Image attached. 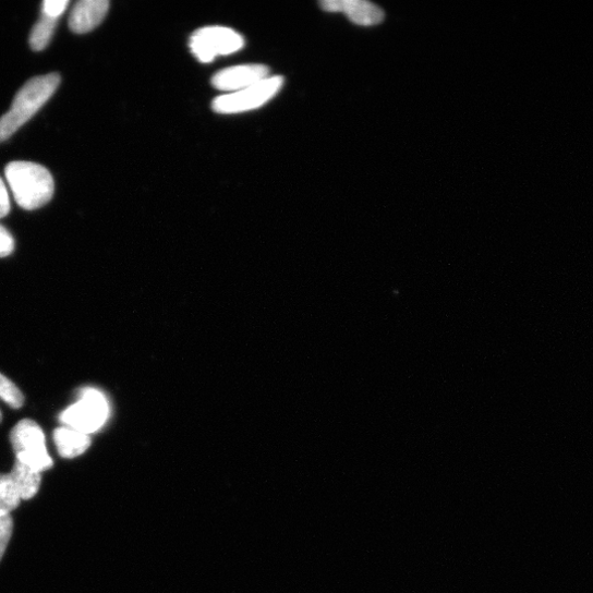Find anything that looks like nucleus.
Returning a JSON list of instances; mask_svg holds the SVG:
<instances>
[{
    "label": "nucleus",
    "mask_w": 593,
    "mask_h": 593,
    "mask_svg": "<svg viewBox=\"0 0 593 593\" xmlns=\"http://www.w3.org/2000/svg\"><path fill=\"white\" fill-rule=\"evenodd\" d=\"M60 83L61 76L58 73L28 81L17 93L11 110L0 118V143L25 125L53 96Z\"/></svg>",
    "instance_id": "f257e3e1"
},
{
    "label": "nucleus",
    "mask_w": 593,
    "mask_h": 593,
    "mask_svg": "<svg viewBox=\"0 0 593 593\" xmlns=\"http://www.w3.org/2000/svg\"><path fill=\"white\" fill-rule=\"evenodd\" d=\"M5 176L16 203L25 210L39 209L53 197V178L40 165L15 161L7 167Z\"/></svg>",
    "instance_id": "f03ea898"
},
{
    "label": "nucleus",
    "mask_w": 593,
    "mask_h": 593,
    "mask_svg": "<svg viewBox=\"0 0 593 593\" xmlns=\"http://www.w3.org/2000/svg\"><path fill=\"white\" fill-rule=\"evenodd\" d=\"M11 443L17 462L41 474L53 468V461L47 450L45 432L36 421L31 419L20 421L11 432Z\"/></svg>",
    "instance_id": "7ed1b4c3"
},
{
    "label": "nucleus",
    "mask_w": 593,
    "mask_h": 593,
    "mask_svg": "<svg viewBox=\"0 0 593 593\" xmlns=\"http://www.w3.org/2000/svg\"><path fill=\"white\" fill-rule=\"evenodd\" d=\"M110 414L106 396L95 388H84L78 400L63 411L60 422L68 427L92 434L100 429Z\"/></svg>",
    "instance_id": "20e7f679"
},
{
    "label": "nucleus",
    "mask_w": 593,
    "mask_h": 593,
    "mask_svg": "<svg viewBox=\"0 0 593 593\" xmlns=\"http://www.w3.org/2000/svg\"><path fill=\"white\" fill-rule=\"evenodd\" d=\"M282 85V77H267L249 88L219 96L214 100L213 108L218 113H240L254 110L274 98Z\"/></svg>",
    "instance_id": "39448f33"
},
{
    "label": "nucleus",
    "mask_w": 593,
    "mask_h": 593,
    "mask_svg": "<svg viewBox=\"0 0 593 593\" xmlns=\"http://www.w3.org/2000/svg\"><path fill=\"white\" fill-rule=\"evenodd\" d=\"M190 47L201 62L209 63L219 56L240 51L244 47V39L229 28L206 27L192 36Z\"/></svg>",
    "instance_id": "423d86ee"
},
{
    "label": "nucleus",
    "mask_w": 593,
    "mask_h": 593,
    "mask_svg": "<svg viewBox=\"0 0 593 593\" xmlns=\"http://www.w3.org/2000/svg\"><path fill=\"white\" fill-rule=\"evenodd\" d=\"M320 7L329 13H343L353 24L359 26L379 25L385 19L380 8L365 2V0H324Z\"/></svg>",
    "instance_id": "0eeeda50"
},
{
    "label": "nucleus",
    "mask_w": 593,
    "mask_h": 593,
    "mask_svg": "<svg viewBox=\"0 0 593 593\" xmlns=\"http://www.w3.org/2000/svg\"><path fill=\"white\" fill-rule=\"evenodd\" d=\"M269 69L262 64L225 69L213 77V85L220 90H242L268 77Z\"/></svg>",
    "instance_id": "6e6552de"
},
{
    "label": "nucleus",
    "mask_w": 593,
    "mask_h": 593,
    "mask_svg": "<svg viewBox=\"0 0 593 593\" xmlns=\"http://www.w3.org/2000/svg\"><path fill=\"white\" fill-rule=\"evenodd\" d=\"M109 11L107 0H82L71 12L70 29L76 35H84L96 29Z\"/></svg>",
    "instance_id": "1a4fd4ad"
},
{
    "label": "nucleus",
    "mask_w": 593,
    "mask_h": 593,
    "mask_svg": "<svg viewBox=\"0 0 593 593\" xmlns=\"http://www.w3.org/2000/svg\"><path fill=\"white\" fill-rule=\"evenodd\" d=\"M53 438L58 452L63 459H75L84 455L92 444L88 434L64 425L56 428Z\"/></svg>",
    "instance_id": "9d476101"
},
{
    "label": "nucleus",
    "mask_w": 593,
    "mask_h": 593,
    "mask_svg": "<svg viewBox=\"0 0 593 593\" xmlns=\"http://www.w3.org/2000/svg\"><path fill=\"white\" fill-rule=\"evenodd\" d=\"M10 475L20 492L22 500H31L38 494L41 485V473L16 461Z\"/></svg>",
    "instance_id": "9b49d317"
},
{
    "label": "nucleus",
    "mask_w": 593,
    "mask_h": 593,
    "mask_svg": "<svg viewBox=\"0 0 593 593\" xmlns=\"http://www.w3.org/2000/svg\"><path fill=\"white\" fill-rule=\"evenodd\" d=\"M22 497L10 474H0V517L11 516L21 506Z\"/></svg>",
    "instance_id": "f8f14e48"
},
{
    "label": "nucleus",
    "mask_w": 593,
    "mask_h": 593,
    "mask_svg": "<svg viewBox=\"0 0 593 593\" xmlns=\"http://www.w3.org/2000/svg\"><path fill=\"white\" fill-rule=\"evenodd\" d=\"M57 24L58 20H53L41 14L40 20L33 28L29 38V44L34 51L40 52L49 46L53 37Z\"/></svg>",
    "instance_id": "ddd939ff"
},
{
    "label": "nucleus",
    "mask_w": 593,
    "mask_h": 593,
    "mask_svg": "<svg viewBox=\"0 0 593 593\" xmlns=\"http://www.w3.org/2000/svg\"><path fill=\"white\" fill-rule=\"evenodd\" d=\"M0 399L13 409H21L25 403L22 390L3 374H0Z\"/></svg>",
    "instance_id": "4468645a"
},
{
    "label": "nucleus",
    "mask_w": 593,
    "mask_h": 593,
    "mask_svg": "<svg viewBox=\"0 0 593 593\" xmlns=\"http://www.w3.org/2000/svg\"><path fill=\"white\" fill-rule=\"evenodd\" d=\"M14 531L12 516L0 517V561H2Z\"/></svg>",
    "instance_id": "2eb2a0df"
},
{
    "label": "nucleus",
    "mask_w": 593,
    "mask_h": 593,
    "mask_svg": "<svg viewBox=\"0 0 593 593\" xmlns=\"http://www.w3.org/2000/svg\"><path fill=\"white\" fill-rule=\"evenodd\" d=\"M70 5L69 0H46L43 4V14L59 20Z\"/></svg>",
    "instance_id": "dca6fc26"
},
{
    "label": "nucleus",
    "mask_w": 593,
    "mask_h": 593,
    "mask_svg": "<svg viewBox=\"0 0 593 593\" xmlns=\"http://www.w3.org/2000/svg\"><path fill=\"white\" fill-rule=\"evenodd\" d=\"M15 250V240L11 232L0 226V257L10 256Z\"/></svg>",
    "instance_id": "f3484780"
},
{
    "label": "nucleus",
    "mask_w": 593,
    "mask_h": 593,
    "mask_svg": "<svg viewBox=\"0 0 593 593\" xmlns=\"http://www.w3.org/2000/svg\"><path fill=\"white\" fill-rule=\"evenodd\" d=\"M11 211L10 194L7 185L2 179H0V219L5 218Z\"/></svg>",
    "instance_id": "a211bd4d"
},
{
    "label": "nucleus",
    "mask_w": 593,
    "mask_h": 593,
    "mask_svg": "<svg viewBox=\"0 0 593 593\" xmlns=\"http://www.w3.org/2000/svg\"><path fill=\"white\" fill-rule=\"evenodd\" d=\"M3 420V414H2V411H0V422H2Z\"/></svg>",
    "instance_id": "6ab92c4d"
}]
</instances>
